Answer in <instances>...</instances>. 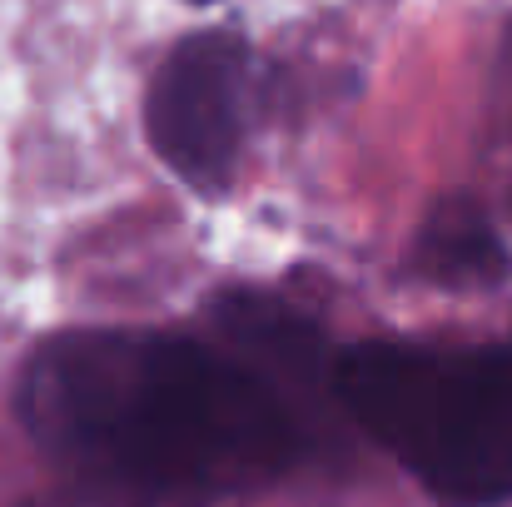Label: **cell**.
Returning <instances> with one entry per match:
<instances>
[{"label": "cell", "instance_id": "cell-1", "mask_svg": "<svg viewBox=\"0 0 512 507\" xmlns=\"http://www.w3.org/2000/svg\"><path fill=\"white\" fill-rule=\"evenodd\" d=\"M289 398L199 338L90 329L35 348L20 418L80 507H209L299 463Z\"/></svg>", "mask_w": 512, "mask_h": 507}, {"label": "cell", "instance_id": "cell-2", "mask_svg": "<svg viewBox=\"0 0 512 507\" xmlns=\"http://www.w3.org/2000/svg\"><path fill=\"white\" fill-rule=\"evenodd\" d=\"M334 393L443 507L512 503V338L483 348L353 343Z\"/></svg>", "mask_w": 512, "mask_h": 507}, {"label": "cell", "instance_id": "cell-3", "mask_svg": "<svg viewBox=\"0 0 512 507\" xmlns=\"http://www.w3.org/2000/svg\"><path fill=\"white\" fill-rule=\"evenodd\" d=\"M244 75H249L244 40L229 30H199L174 45L150 85L145 100L150 145L199 194H219L239 165Z\"/></svg>", "mask_w": 512, "mask_h": 507}, {"label": "cell", "instance_id": "cell-4", "mask_svg": "<svg viewBox=\"0 0 512 507\" xmlns=\"http://www.w3.org/2000/svg\"><path fill=\"white\" fill-rule=\"evenodd\" d=\"M214 329L234 343L239 358H249L254 368H264L274 383H284L294 398L304 388H324L334 383V358L324 334L294 314L289 304L254 294V289H229L214 299Z\"/></svg>", "mask_w": 512, "mask_h": 507}, {"label": "cell", "instance_id": "cell-5", "mask_svg": "<svg viewBox=\"0 0 512 507\" xmlns=\"http://www.w3.org/2000/svg\"><path fill=\"white\" fill-rule=\"evenodd\" d=\"M413 264H418V274L443 279V284H463V279L498 284L503 269H508V249H503L498 229L488 224V214L478 204L443 199L418 234Z\"/></svg>", "mask_w": 512, "mask_h": 507}, {"label": "cell", "instance_id": "cell-6", "mask_svg": "<svg viewBox=\"0 0 512 507\" xmlns=\"http://www.w3.org/2000/svg\"><path fill=\"white\" fill-rule=\"evenodd\" d=\"M20 507H45V503H20Z\"/></svg>", "mask_w": 512, "mask_h": 507}, {"label": "cell", "instance_id": "cell-7", "mask_svg": "<svg viewBox=\"0 0 512 507\" xmlns=\"http://www.w3.org/2000/svg\"><path fill=\"white\" fill-rule=\"evenodd\" d=\"M194 5H209V0H194Z\"/></svg>", "mask_w": 512, "mask_h": 507}]
</instances>
